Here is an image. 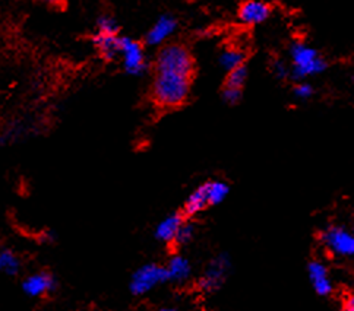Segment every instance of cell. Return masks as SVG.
<instances>
[{
    "mask_svg": "<svg viewBox=\"0 0 354 311\" xmlns=\"http://www.w3.org/2000/svg\"><path fill=\"white\" fill-rule=\"evenodd\" d=\"M290 77L301 81L313 74H319L326 69V60L306 43H295L290 47Z\"/></svg>",
    "mask_w": 354,
    "mask_h": 311,
    "instance_id": "obj_3",
    "label": "cell"
},
{
    "mask_svg": "<svg viewBox=\"0 0 354 311\" xmlns=\"http://www.w3.org/2000/svg\"><path fill=\"white\" fill-rule=\"evenodd\" d=\"M195 231H196V228H195L194 223L185 219V222L182 223L179 232H177V235H176L174 245L182 247V245H186V244L191 243L194 240V237H195Z\"/></svg>",
    "mask_w": 354,
    "mask_h": 311,
    "instance_id": "obj_21",
    "label": "cell"
},
{
    "mask_svg": "<svg viewBox=\"0 0 354 311\" xmlns=\"http://www.w3.org/2000/svg\"><path fill=\"white\" fill-rule=\"evenodd\" d=\"M124 72L133 77H141L148 69L145 50L141 43L132 40L131 37H120V54Z\"/></svg>",
    "mask_w": 354,
    "mask_h": 311,
    "instance_id": "obj_7",
    "label": "cell"
},
{
    "mask_svg": "<svg viewBox=\"0 0 354 311\" xmlns=\"http://www.w3.org/2000/svg\"><path fill=\"white\" fill-rule=\"evenodd\" d=\"M248 79V69L246 66H240L232 72L227 73L225 77V83L224 86L227 88H236V90H243L245 82Z\"/></svg>",
    "mask_w": 354,
    "mask_h": 311,
    "instance_id": "obj_19",
    "label": "cell"
},
{
    "mask_svg": "<svg viewBox=\"0 0 354 311\" xmlns=\"http://www.w3.org/2000/svg\"><path fill=\"white\" fill-rule=\"evenodd\" d=\"M343 311H354V292H350L344 297Z\"/></svg>",
    "mask_w": 354,
    "mask_h": 311,
    "instance_id": "obj_25",
    "label": "cell"
},
{
    "mask_svg": "<svg viewBox=\"0 0 354 311\" xmlns=\"http://www.w3.org/2000/svg\"><path fill=\"white\" fill-rule=\"evenodd\" d=\"M91 41L100 56L107 61H111L120 54V35H107L95 32L91 37Z\"/></svg>",
    "mask_w": 354,
    "mask_h": 311,
    "instance_id": "obj_14",
    "label": "cell"
},
{
    "mask_svg": "<svg viewBox=\"0 0 354 311\" xmlns=\"http://www.w3.org/2000/svg\"><path fill=\"white\" fill-rule=\"evenodd\" d=\"M156 73H173L182 74L186 78H194L195 60L192 53L182 44H166L162 46L154 61Z\"/></svg>",
    "mask_w": 354,
    "mask_h": 311,
    "instance_id": "obj_2",
    "label": "cell"
},
{
    "mask_svg": "<svg viewBox=\"0 0 354 311\" xmlns=\"http://www.w3.org/2000/svg\"><path fill=\"white\" fill-rule=\"evenodd\" d=\"M272 73L275 74L277 78L286 79V78L290 77V66H287L286 61H283V60H280V59L274 60V61H272Z\"/></svg>",
    "mask_w": 354,
    "mask_h": 311,
    "instance_id": "obj_24",
    "label": "cell"
},
{
    "mask_svg": "<svg viewBox=\"0 0 354 311\" xmlns=\"http://www.w3.org/2000/svg\"><path fill=\"white\" fill-rule=\"evenodd\" d=\"M192 78L173 73H156L151 98L161 108H177L186 103L191 94Z\"/></svg>",
    "mask_w": 354,
    "mask_h": 311,
    "instance_id": "obj_1",
    "label": "cell"
},
{
    "mask_svg": "<svg viewBox=\"0 0 354 311\" xmlns=\"http://www.w3.org/2000/svg\"><path fill=\"white\" fill-rule=\"evenodd\" d=\"M167 282L166 268L158 263H147L138 268L129 282V291L135 297H142L154 291L160 285Z\"/></svg>",
    "mask_w": 354,
    "mask_h": 311,
    "instance_id": "obj_5",
    "label": "cell"
},
{
    "mask_svg": "<svg viewBox=\"0 0 354 311\" xmlns=\"http://www.w3.org/2000/svg\"><path fill=\"white\" fill-rule=\"evenodd\" d=\"M245 60H246V53L243 52L242 48L227 47L220 53L218 63L227 73H229V72H232V70H234L240 66H243Z\"/></svg>",
    "mask_w": 354,
    "mask_h": 311,
    "instance_id": "obj_16",
    "label": "cell"
},
{
    "mask_svg": "<svg viewBox=\"0 0 354 311\" xmlns=\"http://www.w3.org/2000/svg\"><path fill=\"white\" fill-rule=\"evenodd\" d=\"M271 15V6L262 0H246L239 8V21L245 25H258L267 21Z\"/></svg>",
    "mask_w": 354,
    "mask_h": 311,
    "instance_id": "obj_11",
    "label": "cell"
},
{
    "mask_svg": "<svg viewBox=\"0 0 354 311\" xmlns=\"http://www.w3.org/2000/svg\"><path fill=\"white\" fill-rule=\"evenodd\" d=\"M97 31L100 34H107V35H119V23L118 21L110 17V15H101L97 19Z\"/></svg>",
    "mask_w": 354,
    "mask_h": 311,
    "instance_id": "obj_20",
    "label": "cell"
},
{
    "mask_svg": "<svg viewBox=\"0 0 354 311\" xmlns=\"http://www.w3.org/2000/svg\"><path fill=\"white\" fill-rule=\"evenodd\" d=\"M321 243L325 250L334 257L354 256V232L344 227L331 225L321 232Z\"/></svg>",
    "mask_w": 354,
    "mask_h": 311,
    "instance_id": "obj_6",
    "label": "cell"
},
{
    "mask_svg": "<svg viewBox=\"0 0 354 311\" xmlns=\"http://www.w3.org/2000/svg\"><path fill=\"white\" fill-rule=\"evenodd\" d=\"M37 2H40L48 8H53V9H62L65 6V0H37Z\"/></svg>",
    "mask_w": 354,
    "mask_h": 311,
    "instance_id": "obj_26",
    "label": "cell"
},
{
    "mask_svg": "<svg viewBox=\"0 0 354 311\" xmlns=\"http://www.w3.org/2000/svg\"><path fill=\"white\" fill-rule=\"evenodd\" d=\"M293 95H295L297 99H309V98L313 95L312 85H309V83H306V82H299L297 85H295Z\"/></svg>",
    "mask_w": 354,
    "mask_h": 311,
    "instance_id": "obj_23",
    "label": "cell"
},
{
    "mask_svg": "<svg viewBox=\"0 0 354 311\" xmlns=\"http://www.w3.org/2000/svg\"><path fill=\"white\" fill-rule=\"evenodd\" d=\"M208 206H211V205H209V199H208V193H207V185L204 183L187 196L186 202L183 205V215L187 218L195 217L201 212H204Z\"/></svg>",
    "mask_w": 354,
    "mask_h": 311,
    "instance_id": "obj_15",
    "label": "cell"
},
{
    "mask_svg": "<svg viewBox=\"0 0 354 311\" xmlns=\"http://www.w3.org/2000/svg\"><path fill=\"white\" fill-rule=\"evenodd\" d=\"M157 311H177V310L173 308V307H161V308H158Z\"/></svg>",
    "mask_w": 354,
    "mask_h": 311,
    "instance_id": "obj_28",
    "label": "cell"
},
{
    "mask_svg": "<svg viewBox=\"0 0 354 311\" xmlns=\"http://www.w3.org/2000/svg\"><path fill=\"white\" fill-rule=\"evenodd\" d=\"M207 193H208V199H209V205H220L221 202H224V199L229 196L230 193V188L229 184L220 181V180H212V181H207Z\"/></svg>",
    "mask_w": 354,
    "mask_h": 311,
    "instance_id": "obj_18",
    "label": "cell"
},
{
    "mask_svg": "<svg viewBox=\"0 0 354 311\" xmlns=\"http://www.w3.org/2000/svg\"><path fill=\"white\" fill-rule=\"evenodd\" d=\"M164 268L167 273V282L182 285L192 277V265L189 259L182 254H173Z\"/></svg>",
    "mask_w": 354,
    "mask_h": 311,
    "instance_id": "obj_12",
    "label": "cell"
},
{
    "mask_svg": "<svg viewBox=\"0 0 354 311\" xmlns=\"http://www.w3.org/2000/svg\"><path fill=\"white\" fill-rule=\"evenodd\" d=\"M308 277L313 291L319 297H330L334 292V281L322 260H310L308 263Z\"/></svg>",
    "mask_w": 354,
    "mask_h": 311,
    "instance_id": "obj_8",
    "label": "cell"
},
{
    "mask_svg": "<svg viewBox=\"0 0 354 311\" xmlns=\"http://www.w3.org/2000/svg\"><path fill=\"white\" fill-rule=\"evenodd\" d=\"M21 270V260L19 257L9 250L3 248L0 250V273L6 277H17Z\"/></svg>",
    "mask_w": 354,
    "mask_h": 311,
    "instance_id": "obj_17",
    "label": "cell"
},
{
    "mask_svg": "<svg viewBox=\"0 0 354 311\" xmlns=\"http://www.w3.org/2000/svg\"><path fill=\"white\" fill-rule=\"evenodd\" d=\"M230 270L232 260L229 254L220 253L217 256H214L205 266L204 272H202L201 278L198 279V288L205 294H212L218 291L225 283L227 278H229Z\"/></svg>",
    "mask_w": 354,
    "mask_h": 311,
    "instance_id": "obj_4",
    "label": "cell"
},
{
    "mask_svg": "<svg viewBox=\"0 0 354 311\" xmlns=\"http://www.w3.org/2000/svg\"><path fill=\"white\" fill-rule=\"evenodd\" d=\"M57 287L56 278L48 272H37L22 282V291L28 297L37 298L53 292Z\"/></svg>",
    "mask_w": 354,
    "mask_h": 311,
    "instance_id": "obj_10",
    "label": "cell"
},
{
    "mask_svg": "<svg viewBox=\"0 0 354 311\" xmlns=\"http://www.w3.org/2000/svg\"><path fill=\"white\" fill-rule=\"evenodd\" d=\"M55 234L53 232H50V231H46L44 234H43V237H41V240H43V243H53L55 241Z\"/></svg>",
    "mask_w": 354,
    "mask_h": 311,
    "instance_id": "obj_27",
    "label": "cell"
},
{
    "mask_svg": "<svg viewBox=\"0 0 354 311\" xmlns=\"http://www.w3.org/2000/svg\"><path fill=\"white\" fill-rule=\"evenodd\" d=\"M177 19L173 15H161L145 35V43L149 47H162L176 32Z\"/></svg>",
    "mask_w": 354,
    "mask_h": 311,
    "instance_id": "obj_9",
    "label": "cell"
},
{
    "mask_svg": "<svg viewBox=\"0 0 354 311\" xmlns=\"http://www.w3.org/2000/svg\"><path fill=\"white\" fill-rule=\"evenodd\" d=\"M242 92H243V90L227 88V86H224L221 97L224 99V103H227L229 106H236L240 99H242Z\"/></svg>",
    "mask_w": 354,
    "mask_h": 311,
    "instance_id": "obj_22",
    "label": "cell"
},
{
    "mask_svg": "<svg viewBox=\"0 0 354 311\" xmlns=\"http://www.w3.org/2000/svg\"><path fill=\"white\" fill-rule=\"evenodd\" d=\"M185 222V215L174 212L167 215L164 219L158 222V225L156 227L154 235L156 239L164 244H174L176 235L179 232L182 223Z\"/></svg>",
    "mask_w": 354,
    "mask_h": 311,
    "instance_id": "obj_13",
    "label": "cell"
},
{
    "mask_svg": "<svg viewBox=\"0 0 354 311\" xmlns=\"http://www.w3.org/2000/svg\"><path fill=\"white\" fill-rule=\"evenodd\" d=\"M353 257H354V256H353Z\"/></svg>",
    "mask_w": 354,
    "mask_h": 311,
    "instance_id": "obj_29",
    "label": "cell"
}]
</instances>
